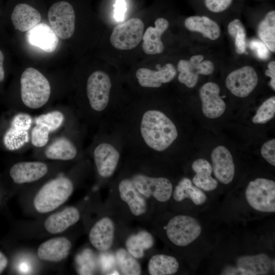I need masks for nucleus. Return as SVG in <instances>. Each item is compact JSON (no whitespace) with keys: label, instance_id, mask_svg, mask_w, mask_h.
<instances>
[{"label":"nucleus","instance_id":"32","mask_svg":"<svg viewBox=\"0 0 275 275\" xmlns=\"http://www.w3.org/2000/svg\"><path fill=\"white\" fill-rule=\"evenodd\" d=\"M229 35L234 39L236 51L238 54L244 53L246 49L245 28L239 19H235L228 25Z\"/></svg>","mask_w":275,"mask_h":275},{"label":"nucleus","instance_id":"6","mask_svg":"<svg viewBox=\"0 0 275 275\" xmlns=\"http://www.w3.org/2000/svg\"><path fill=\"white\" fill-rule=\"evenodd\" d=\"M274 270V260L265 253L239 256L222 269L224 275H266Z\"/></svg>","mask_w":275,"mask_h":275},{"label":"nucleus","instance_id":"27","mask_svg":"<svg viewBox=\"0 0 275 275\" xmlns=\"http://www.w3.org/2000/svg\"><path fill=\"white\" fill-rule=\"evenodd\" d=\"M184 23L189 30L201 33L204 37L211 40H215L220 36L218 24L208 17L190 16L185 19Z\"/></svg>","mask_w":275,"mask_h":275},{"label":"nucleus","instance_id":"15","mask_svg":"<svg viewBox=\"0 0 275 275\" xmlns=\"http://www.w3.org/2000/svg\"><path fill=\"white\" fill-rule=\"evenodd\" d=\"M212 169L216 179L224 184H228L235 175V164L230 151L224 146L215 147L211 154Z\"/></svg>","mask_w":275,"mask_h":275},{"label":"nucleus","instance_id":"16","mask_svg":"<svg viewBox=\"0 0 275 275\" xmlns=\"http://www.w3.org/2000/svg\"><path fill=\"white\" fill-rule=\"evenodd\" d=\"M220 88L213 82L203 85L200 89L202 110L204 115L209 119L221 117L226 109V103L219 96Z\"/></svg>","mask_w":275,"mask_h":275},{"label":"nucleus","instance_id":"13","mask_svg":"<svg viewBox=\"0 0 275 275\" xmlns=\"http://www.w3.org/2000/svg\"><path fill=\"white\" fill-rule=\"evenodd\" d=\"M258 80V75L254 68L245 66L229 73L226 79V86L234 95L244 98L254 90Z\"/></svg>","mask_w":275,"mask_h":275},{"label":"nucleus","instance_id":"28","mask_svg":"<svg viewBox=\"0 0 275 275\" xmlns=\"http://www.w3.org/2000/svg\"><path fill=\"white\" fill-rule=\"evenodd\" d=\"M148 267L151 275H171L177 272L179 264L174 257L158 254L150 258Z\"/></svg>","mask_w":275,"mask_h":275},{"label":"nucleus","instance_id":"34","mask_svg":"<svg viewBox=\"0 0 275 275\" xmlns=\"http://www.w3.org/2000/svg\"><path fill=\"white\" fill-rule=\"evenodd\" d=\"M261 154L264 159L272 166H275V140L271 139L262 145Z\"/></svg>","mask_w":275,"mask_h":275},{"label":"nucleus","instance_id":"39","mask_svg":"<svg viewBox=\"0 0 275 275\" xmlns=\"http://www.w3.org/2000/svg\"><path fill=\"white\" fill-rule=\"evenodd\" d=\"M4 55L0 49V84L2 83L5 78V72L3 66Z\"/></svg>","mask_w":275,"mask_h":275},{"label":"nucleus","instance_id":"37","mask_svg":"<svg viewBox=\"0 0 275 275\" xmlns=\"http://www.w3.org/2000/svg\"><path fill=\"white\" fill-rule=\"evenodd\" d=\"M126 4L124 0H117L115 5L114 17L117 21H122L126 12Z\"/></svg>","mask_w":275,"mask_h":275},{"label":"nucleus","instance_id":"30","mask_svg":"<svg viewBox=\"0 0 275 275\" xmlns=\"http://www.w3.org/2000/svg\"><path fill=\"white\" fill-rule=\"evenodd\" d=\"M258 34L270 51H275V11L268 12L258 26Z\"/></svg>","mask_w":275,"mask_h":275},{"label":"nucleus","instance_id":"5","mask_svg":"<svg viewBox=\"0 0 275 275\" xmlns=\"http://www.w3.org/2000/svg\"><path fill=\"white\" fill-rule=\"evenodd\" d=\"M74 189L72 180L60 175L44 183L36 194L33 204L40 213L53 211L64 204L72 195Z\"/></svg>","mask_w":275,"mask_h":275},{"label":"nucleus","instance_id":"7","mask_svg":"<svg viewBox=\"0 0 275 275\" xmlns=\"http://www.w3.org/2000/svg\"><path fill=\"white\" fill-rule=\"evenodd\" d=\"M248 204L254 210L262 212H275V182L264 178L249 182L245 190Z\"/></svg>","mask_w":275,"mask_h":275},{"label":"nucleus","instance_id":"33","mask_svg":"<svg viewBox=\"0 0 275 275\" xmlns=\"http://www.w3.org/2000/svg\"><path fill=\"white\" fill-rule=\"evenodd\" d=\"M275 115V97L272 96L265 101L258 108L253 117L254 124H265L271 120Z\"/></svg>","mask_w":275,"mask_h":275},{"label":"nucleus","instance_id":"31","mask_svg":"<svg viewBox=\"0 0 275 275\" xmlns=\"http://www.w3.org/2000/svg\"><path fill=\"white\" fill-rule=\"evenodd\" d=\"M116 257L118 266L123 274H141L140 264L127 250L119 249L116 252Z\"/></svg>","mask_w":275,"mask_h":275},{"label":"nucleus","instance_id":"8","mask_svg":"<svg viewBox=\"0 0 275 275\" xmlns=\"http://www.w3.org/2000/svg\"><path fill=\"white\" fill-rule=\"evenodd\" d=\"M202 227L196 218L187 215H178L171 218L166 227L169 239L179 246H186L200 235Z\"/></svg>","mask_w":275,"mask_h":275},{"label":"nucleus","instance_id":"2","mask_svg":"<svg viewBox=\"0 0 275 275\" xmlns=\"http://www.w3.org/2000/svg\"><path fill=\"white\" fill-rule=\"evenodd\" d=\"M50 83L39 70L27 68L20 78V102L13 111L30 113L44 108L50 100Z\"/></svg>","mask_w":275,"mask_h":275},{"label":"nucleus","instance_id":"24","mask_svg":"<svg viewBox=\"0 0 275 275\" xmlns=\"http://www.w3.org/2000/svg\"><path fill=\"white\" fill-rule=\"evenodd\" d=\"M11 18L16 30L26 32L40 22L41 16L33 7L26 4H19L14 7Z\"/></svg>","mask_w":275,"mask_h":275},{"label":"nucleus","instance_id":"4","mask_svg":"<svg viewBox=\"0 0 275 275\" xmlns=\"http://www.w3.org/2000/svg\"><path fill=\"white\" fill-rule=\"evenodd\" d=\"M88 151L91 153L98 175L107 178L114 174L117 168L123 146L112 131H99L95 134Z\"/></svg>","mask_w":275,"mask_h":275},{"label":"nucleus","instance_id":"23","mask_svg":"<svg viewBox=\"0 0 275 275\" xmlns=\"http://www.w3.org/2000/svg\"><path fill=\"white\" fill-rule=\"evenodd\" d=\"M155 26L148 27L143 36L142 48L148 54L161 53L164 50V46L161 40V36L169 26L168 21L163 18H158L155 21Z\"/></svg>","mask_w":275,"mask_h":275},{"label":"nucleus","instance_id":"22","mask_svg":"<svg viewBox=\"0 0 275 275\" xmlns=\"http://www.w3.org/2000/svg\"><path fill=\"white\" fill-rule=\"evenodd\" d=\"M118 189L121 199L128 205L131 213L139 216L147 210V203L129 178H124L119 183Z\"/></svg>","mask_w":275,"mask_h":275},{"label":"nucleus","instance_id":"9","mask_svg":"<svg viewBox=\"0 0 275 275\" xmlns=\"http://www.w3.org/2000/svg\"><path fill=\"white\" fill-rule=\"evenodd\" d=\"M129 179L137 190L146 198L153 196L157 201L164 202L168 201L172 195V184L166 177H152L138 173Z\"/></svg>","mask_w":275,"mask_h":275},{"label":"nucleus","instance_id":"17","mask_svg":"<svg viewBox=\"0 0 275 275\" xmlns=\"http://www.w3.org/2000/svg\"><path fill=\"white\" fill-rule=\"evenodd\" d=\"M157 70L146 68H140L137 70L135 76L139 85L146 88H158L163 84L173 80L177 74L174 66L168 63L162 67L157 65Z\"/></svg>","mask_w":275,"mask_h":275},{"label":"nucleus","instance_id":"3","mask_svg":"<svg viewBox=\"0 0 275 275\" xmlns=\"http://www.w3.org/2000/svg\"><path fill=\"white\" fill-rule=\"evenodd\" d=\"M85 129L80 125L60 132L51 137L44 147L34 148L35 155L57 161L75 159L83 151L82 144Z\"/></svg>","mask_w":275,"mask_h":275},{"label":"nucleus","instance_id":"25","mask_svg":"<svg viewBox=\"0 0 275 275\" xmlns=\"http://www.w3.org/2000/svg\"><path fill=\"white\" fill-rule=\"evenodd\" d=\"M191 168L195 173L192 179L195 185L205 191H211L216 188L218 182L211 176L212 167L207 160L197 159L193 162Z\"/></svg>","mask_w":275,"mask_h":275},{"label":"nucleus","instance_id":"35","mask_svg":"<svg viewBox=\"0 0 275 275\" xmlns=\"http://www.w3.org/2000/svg\"><path fill=\"white\" fill-rule=\"evenodd\" d=\"M250 47L259 59L264 60L269 58V49L261 40H252L250 43Z\"/></svg>","mask_w":275,"mask_h":275},{"label":"nucleus","instance_id":"19","mask_svg":"<svg viewBox=\"0 0 275 275\" xmlns=\"http://www.w3.org/2000/svg\"><path fill=\"white\" fill-rule=\"evenodd\" d=\"M26 37L31 45L48 53L56 49L59 42L58 36L51 28L43 23H39L28 31Z\"/></svg>","mask_w":275,"mask_h":275},{"label":"nucleus","instance_id":"40","mask_svg":"<svg viewBox=\"0 0 275 275\" xmlns=\"http://www.w3.org/2000/svg\"><path fill=\"white\" fill-rule=\"evenodd\" d=\"M8 264L7 257L0 251V273L3 272Z\"/></svg>","mask_w":275,"mask_h":275},{"label":"nucleus","instance_id":"12","mask_svg":"<svg viewBox=\"0 0 275 275\" xmlns=\"http://www.w3.org/2000/svg\"><path fill=\"white\" fill-rule=\"evenodd\" d=\"M201 54L192 56L189 61L180 60L177 64L179 72L178 76L179 81L187 87H194L199 80V75H209L214 71V65L209 60L203 61Z\"/></svg>","mask_w":275,"mask_h":275},{"label":"nucleus","instance_id":"26","mask_svg":"<svg viewBox=\"0 0 275 275\" xmlns=\"http://www.w3.org/2000/svg\"><path fill=\"white\" fill-rule=\"evenodd\" d=\"M173 196L177 202L186 198L190 199L196 205H202L207 201V197L203 190L195 185L188 178H182L176 185Z\"/></svg>","mask_w":275,"mask_h":275},{"label":"nucleus","instance_id":"38","mask_svg":"<svg viewBox=\"0 0 275 275\" xmlns=\"http://www.w3.org/2000/svg\"><path fill=\"white\" fill-rule=\"evenodd\" d=\"M268 69L265 71V74L270 77L269 85L271 88L275 90V62H270L268 65Z\"/></svg>","mask_w":275,"mask_h":275},{"label":"nucleus","instance_id":"10","mask_svg":"<svg viewBox=\"0 0 275 275\" xmlns=\"http://www.w3.org/2000/svg\"><path fill=\"white\" fill-rule=\"evenodd\" d=\"M51 28L57 36L63 39L70 38L75 31V16L72 6L67 2L53 4L48 12Z\"/></svg>","mask_w":275,"mask_h":275},{"label":"nucleus","instance_id":"36","mask_svg":"<svg viewBox=\"0 0 275 275\" xmlns=\"http://www.w3.org/2000/svg\"><path fill=\"white\" fill-rule=\"evenodd\" d=\"M233 0H205L207 8L211 12L219 13L226 10Z\"/></svg>","mask_w":275,"mask_h":275},{"label":"nucleus","instance_id":"11","mask_svg":"<svg viewBox=\"0 0 275 275\" xmlns=\"http://www.w3.org/2000/svg\"><path fill=\"white\" fill-rule=\"evenodd\" d=\"M144 30V24L141 19L131 18L114 29L110 37L111 43L118 49H131L141 41Z\"/></svg>","mask_w":275,"mask_h":275},{"label":"nucleus","instance_id":"14","mask_svg":"<svg viewBox=\"0 0 275 275\" xmlns=\"http://www.w3.org/2000/svg\"><path fill=\"white\" fill-rule=\"evenodd\" d=\"M49 168L42 161H23L14 163L9 171L12 181L17 184L36 182L44 177Z\"/></svg>","mask_w":275,"mask_h":275},{"label":"nucleus","instance_id":"1","mask_svg":"<svg viewBox=\"0 0 275 275\" xmlns=\"http://www.w3.org/2000/svg\"><path fill=\"white\" fill-rule=\"evenodd\" d=\"M33 125L34 117L29 113L8 109L0 116V148L15 152L31 147Z\"/></svg>","mask_w":275,"mask_h":275},{"label":"nucleus","instance_id":"18","mask_svg":"<svg viewBox=\"0 0 275 275\" xmlns=\"http://www.w3.org/2000/svg\"><path fill=\"white\" fill-rule=\"evenodd\" d=\"M70 241L65 237L49 239L38 247L37 255L42 260L58 262L66 259L71 249Z\"/></svg>","mask_w":275,"mask_h":275},{"label":"nucleus","instance_id":"29","mask_svg":"<svg viewBox=\"0 0 275 275\" xmlns=\"http://www.w3.org/2000/svg\"><path fill=\"white\" fill-rule=\"evenodd\" d=\"M127 251L134 258H141L144 256V251L152 247L154 239L152 235L146 231H141L130 236L126 240Z\"/></svg>","mask_w":275,"mask_h":275},{"label":"nucleus","instance_id":"21","mask_svg":"<svg viewBox=\"0 0 275 275\" xmlns=\"http://www.w3.org/2000/svg\"><path fill=\"white\" fill-rule=\"evenodd\" d=\"M79 218L78 210L75 207L69 206L49 216L44 221V227L49 233L59 234L76 223Z\"/></svg>","mask_w":275,"mask_h":275},{"label":"nucleus","instance_id":"20","mask_svg":"<svg viewBox=\"0 0 275 275\" xmlns=\"http://www.w3.org/2000/svg\"><path fill=\"white\" fill-rule=\"evenodd\" d=\"M114 229V224L111 218L105 217L100 219L90 231L89 237L91 243L100 251H107L113 243Z\"/></svg>","mask_w":275,"mask_h":275}]
</instances>
